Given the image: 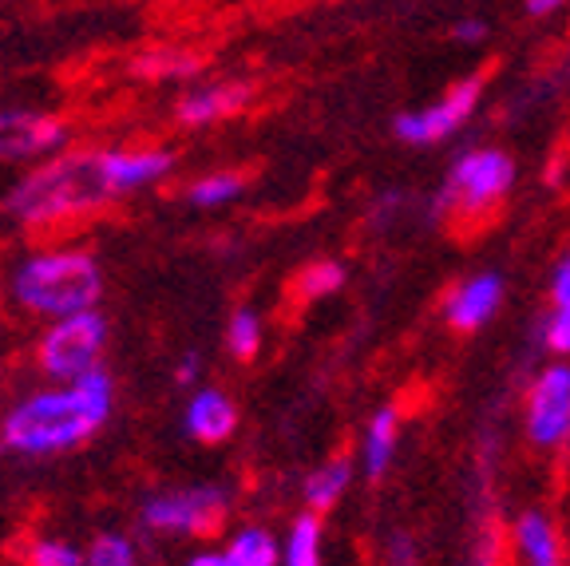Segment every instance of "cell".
<instances>
[{
  "instance_id": "9a60e30c",
  "label": "cell",
  "mask_w": 570,
  "mask_h": 566,
  "mask_svg": "<svg viewBox=\"0 0 570 566\" xmlns=\"http://www.w3.org/2000/svg\"><path fill=\"white\" fill-rule=\"evenodd\" d=\"M348 484H353V460H348V456H333V460H325L317 471H309L302 496H305V504H309V511L325 515L341 504Z\"/></svg>"
},
{
  "instance_id": "4316f807",
  "label": "cell",
  "mask_w": 570,
  "mask_h": 566,
  "mask_svg": "<svg viewBox=\"0 0 570 566\" xmlns=\"http://www.w3.org/2000/svg\"><path fill=\"white\" fill-rule=\"evenodd\" d=\"M483 36H488L483 20H463V25H455V40H460V45H480Z\"/></svg>"
},
{
  "instance_id": "3957f363",
  "label": "cell",
  "mask_w": 570,
  "mask_h": 566,
  "mask_svg": "<svg viewBox=\"0 0 570 566\" xmlns=\"http://www.w3.org/2000/svg\"><path fill=\"white\" fill-rule=\"evenodd\" d=\"M12 293L20 305L48 318L63 321L76 313L96 310L99 293H104V277L91 254L80 250H60V254H36L12 277Z\"/></svg>"
},
{
  "instance_id": "d4e9b609",
  "label": "cell",
  "mask_w": 570,
  "mask_h": 566,
  "mask_svg": "<svg viewBox=\"0 0 570 566\" xmlns=\"http://www.w3.org/2000/svg\"><path fill=\"white\" fill-rule=\"evenodd\" d=\"M389 566H420V555H416V543L409 539L404 531H396L389 539V550H384Z\"/></svg>"
},
{
  "instance_id": "cb8c5ba5",
  "label": "cell",
  "mask_w": 570,
  "mask_h": 566,
  "mask_svg": "<svg viewBox=\"0 0 570 566\" xmlns=\"http://www.w3.org/2000/svg\"><path fill=\"white\" fill-rule=\"evenodd\" d=\"M195 68V56H178V52H155V56H142L139 71H159V76H167V71H190Z\"/></svg>"
},
{
  "instance_id": "7a4b0ae2",
  "label": "cell",
  "mask_w": 570,
  "mask_h": 566,
  "mask_svg": "<svg viewBox=\"0 0 570 566\" xmlns=\"http://www.w3.org/2000/svg\"><path fill=\"white\" fill-rule=\"evenodd\" d=\"M107 412H111V381L96 369L71 381L68 389H48L20 400L0 424V443L17 456H60L91 440L104 428Z\"/></svg>"
},
{
  "instance_id": "e0dca14e",
  "label": "cell",
  "mask_w": 570,
  "mask_h": 566,
  "mask_svg": "<svg viewBox=\"0 0 570 566\" xmlns=\"http://www.w3.org/2000/svg\"><path fill=\"white\" fill-rule=\"evenodd\" d=\"M321 515L317 511H305L289 523V535H285V547H282V566H325L321 558Z\"/></svg>"
},
{
  "instance_id": "484cf974",
  "label": "cell",
  "mask_w": 570,
  "mask_h": 566,
  "mask_svg": "<svg viewBox=\"0 0 570 566\" xmlns=\"http://www.w3.org/2000/svg\"><path fill=\"white\" fill-rule=\"evenodd\" d=\"M551 305H570V254H562L551 270Z\"/></svg>"
},
{
  "instance_id": "8fae6325",
  "label": "cell",
  "mask_w": 570,
  "mask_h": 566,
  "mask_svg": "<svg viewBox=\"0 0 570 566\" xmlns=\"http://www.w3.org/2000/svg\"><path fill=\"white\" fill-rule=\"evenodd\" d=\"M515 550L523 566H570L567 550H562L559 523L539 507L515 519Z\"/></svg>"
},
{
  "instance_id": "4fadbf2b",
  "label": "cell",
  "mask_w": 570,
  "mask_h": 566,
  "mask_svg": "<svg viewBox=\"0 0 570 566\" xmlns=\"http://www.w3.org/2000/svg\"><path fill=\"white\" fill-rule=\"evenodd\" d=\"M396 440H401V412L392 404L376 408V417L365 428V440H361V471H365V479H381L392 468Z\"/></svg>"
},
{
  "instance_id": "ba28073f",
  "label": "cell",
  "mask_w": 570,
  "mask_h": 566,
  "mask_svg": "<svg viewBox=\"0 0 570 566\" xmlns=\"http://www.w3.org/2000/svg\"><path fill=\"white\" fill-rule=\"evenodd\" d=\"M483 96V84L475 80H460L448 96H440L436 104L420 107V111H401L392 131L401 143H412V147H432V143H444L448 135L460 131L468 119L475 116V107H480Z\"/></svg>"
},
{
  "instance_id": "83f0119b",
  "label": "cell",
  "mask_w": 570,
  "mask_h": 566,
  "mask_svg": "<svg viewBox=\"0 0 570 566\" xmlns=\"http://www.w3.org/2000/svg\"><path fill=\"white\" fill-rule=\"evenodd\" d=\"M198 369H203V361H198L195 353L183 357V361H178V372H175L178 384H195V381H198Z\"/></svg>"
},
{
  "instance_id": "9c48e42d",
  "label": "cell",
  "mask_w": 570,
  "mask_h": 566,
  "mask_svg": "<svg viewBox=\"0 0 570 566\" xmlns=\"http://www.w3.org/2000/svg\"><path fill=\"white\" fill-rule=\"evenodd\" d=\"M503 293H508V282H503V274H495V270H483V274L463 277V282L455 285L444 301L448 325L460 329V333H475V329H483L499 313V305H503Z\"/></svg>"
},
{
  "instance_id": "ffe728a7",
  "label": "cell",
  "mask_w": 570,
  "mask_h": 566,
  "mask_svg": "<svg viewBox=\"0 0 570 566\" xmlns=\"http://www.w3.org/2000/svg\"><path fill=\"white\" fill-rule=\"evenodd\" d=\"M226 345H230V353L238 357V361H254L258 357V345H262V321L254 310H234L230 325H226Z\"/></svg>"
},
{
  "instance_id": "277c9868",
  "label": "cell",
  "mask_w": 570,
  "mask_h": 566,
  "mask_svg": "<svg viewBox=\"0 0 570 566\" xmlns=\"http://www.w3.org/2000/svg\"><path fill=\"white\" fill-rule=\"evenodd\" d=\"M515 186V159L499 147H475L463 150L460 159L448 170V183L436 198L440 214H455V218H480V214L495 211Z\"/></svg>"
},
{
  "instance_id": "2e32d148",
  "label": "cell",
  "mask_w": 570,
  "mask_h": 566,
  "mask_svg": "<svg viewBox=\"0 0 570 566\" xmlns=\"http://www.w3.org/2000/svg\"><path fill=\"white\" fill-rule=\"evenodd\" d=\"M226 566H282V547L266 527H242L223 547Z\"/></svg>"
},
{
  "instance_id": "f1b7e54d",
  "label": "cell",
  "mask_w": 570,
  "mask_h": 566,
  "mask_svg": "<svg viewBox=\"0 0 570 566\" xmlns=\"http://www.w3.org/2000/svg\"><path fill=\"white\" fill-rule=\"evenodd\" d=\"M562 4H567V0H527V17H551Z\"/></svg>"
},
{
  "instance_id": "7c38bea8",
  "label": "cell",
  "mask_w": 570,
  "mask_h": 566,
  "mask_svg": "<svg viewBox=\"0 0 570 566\" xmlns=\"http://www.w3.org/2000/svg\"><path fill=\"white\" fill-rule=\"evenodd\" d=\"M187 432L195 436L198 443H223L230 440V432L238 428V408L226 392L218 389H203L190 397L187 404Z\"/></svg>"
},
{
  "instance_id": "8992f818",
  "label": "cell",
  "mask_w": 570,
  "mask_h": 566,
  "mask_svg": "<svg viewBox=\"0 0 570 566\" xmlns=\"http://www.w3.org/2000/svg\"><path fill=\"white\" fill-rule=\"evenodd\" d=\"M527 440L539 451H562L570 443V361L547 364L523 400Z\"/></svg>"
},
{
  "instance_id": "44dd1931",
  "label": "cell",
  "mask_w": 570,
  "mask_h": 566,
  "mask_svg": "<svg viewBox=\"0 0 570 566\" xmlns=\"http://www.w3.org/2000/svg\"><path fill=\"white\" fill-rule=\"evenodd\" d=\"M83 555H88V566H139V547L119 531L96 535Z\"/></svg>"
},
{
  "instance_id": "603a6c76",
  "label": "cell",
  "mask_w": 570,
  "mask_h": 566,
  "mask_svg": "<svg viewBox=\"0 0 570 566\" xmlns=\"http://www.w3.org/2000/svg\"><path fill=\"white\" fill-rule=\"evenodd\" d=\"M543 345L559 361H570V305H551L543 321Z\"/></svg>"
},
{
  "instance_id": "30bf717a",
  "label": "cell",
  "mask_w": 570,
  "mask_h": 566,
  "mask_svg": "<svg viewBox=\"0 0 570 566\" xmlns=\"http://www.w3.org/2000/svg\"><path fill=\"white\" fill-rule=\"evenodd\" d=\"M63 124L40 111H0V163L45 155L63 143Z\"/></svg>"
},
{
  "instance_id": "7402d4cb",
  "label": "cell",
  "mask_w": 570,
  "mask_h": 566,
  "mask_svg": "<svg viewBox=\"0 0 570 566\" xmlns=\"http://www.w3.org/2000/svg\"><path fill=\"white\" fill-rule=\"evenodd\" d=\"M242 195V175H206L190 186V203L195 206H223Z\"/></svg>"
},
{
  "instance_id": "6da1fadb",
  "label": "cell",
  "mask_w": 570,
  "mask_h": 566,
  "mask_svg": "<svg viewBox=\"0 0 570 566\" xmlns=\"http://www.w3.org/2000/svg\"><path fill=\"white\" fill-rule=\"evenodd\" d=\"M170 167V150H71L12 186L4 211L20 222H52L63 214L96 211L124 191L163 178Z\"/></svg>"
},
{
  "instance_id": "52a82bcc",
  "label": "cell",
  "mask_w": 570,
  "mask_h": 566,
  "mask_svg": "<svg viewBox=\"0 0 570 566\" xmlns=\"http://www.w3.org/2000/svg\"><path fill=\"white\" fill-rule=\"evenodd\" d=\"M107 325L99 313H76V318L56 321L52 329L40 341V364H45L52 377L63 381H80L88 372H96V361L104 353Z\"/></svg>"
},
{
  "instance_id": "d6986e66",
  "label": "cell",
  "mask_w": 570,
  "mask_h": 566,
  "mask_svg": "<svg viewBox=\"0 0 570 566\" xmlns=\"http://www.w3.org/2000/svg\"><path fill=\"white\" fill-rule=\"evenodd\" d=\"M341 285H345V266L333 262V257H321V262L305 266L302 277H297V293H302L305 301L330 297V293H337Z\"/></svg>"
},
{
  "instance_id": "ac0fdd59",
  "label": "cell",
  "mask_w": 570,
  "mask_h": 566,
  "mask_svg": "<svg viewBox=\"0 0 570 566\" xmlns=\"http://www.w3.org/2000/svg\"><path fill=\"white\" fill-rule=\"evenodd\" d=\"M20 558L24 566H88V555L68 539H24Z\"/></svg>"
},
{
  "instance_id": "5b68a950",
  "label": "cell",
  "mask_w": 570,
  "mask_h": 566,
  "mask_svg": "<svg viewBox=\"0 0 570 566\" xmlns=\"http://www.w3.org/2000/svg\"><path fill=\"white\" fill-rule=\"evenodd\" d=\"M230 515V491L214 484L178 487L142 504L139 519L155 535H214Z\"/></svg>"
},
{
  "instance_id": "5bb4252c",
  "label": "cell",
  "mask_w": 570,
  "mask_h": 566,
  "mask_svg": "<svg viewBox=\"0 0 570 566\" xmlns=\"http://www.w3.org/2000/svg\"><path fill=\"white\" fill-rule=\"evenodd\" d=\"M246 104H249V88H242V84L198 88L178 104V119L190 127H206V124H218V119L234 116V111H242Z\"/></svg>"
},
{
  "instance_id": "f546056e",
  "label": "cell",
  "mask_w": 570,
  "mask_h": 566,
  "mask_svg": "<svg viewBox=\"0 0 570 566\" xmlns=\"http://www.w3.org/2000/svg\"><path fill=\"white\" fill-rule=\"evenodd\" d=\"M187 566H226V558H223V550H198Z\"/></svg>"
}]
</instances>
